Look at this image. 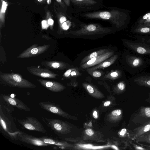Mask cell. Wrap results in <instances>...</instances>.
<instances>
[{
    "label": "cell",
    "mask_w": 150,
    "mask_h": 150,
    "mask_svg": "<svg viewBox=\"0 0 150 150\" xmlns=\"http://www.w3.org/2000/svg\"><path fill=\"white\" fill-rule=\"evenodd\" d=\"M1 78L7 85L10 86L23 88H33L36 86L27 80L23 78L19 74L14 73H2Z\"/></svg>",
    "instance_id": "6da1fadb"
},
{
    "label": "cell",
    "mask_w": 150,
    "mask_h": 150,
    "mask_svg": "<svg viewBox=\"0 0 150 150\" xmlns=\"http://www.w3.org/2000/svg\"><path fill=\"white\" fill-rule=\"evenodd\" d=\"M110 28L104 27L97 24H84L76 30L71 31L70 33L76 36H84L103 34L110 32Z\"/></svg>",
    "instance_id": "7a4b0ae2"
},
{
    "label": "cell",
    "mask_w": 150,
    "mask_h": 150,
    "mask_svg": "<svg viewBox=\"0 0 150 150\" xmlns=\"http://www.w3.org/2000/svg\"><path fill=\"white\" fill-rule=\"evenodd\" d=\"M0 127L2 132L13 140H17L18 136L20 132L13 125L12 122L3 113L0 107Z\"/></svg>",
    "instance_id": "3957f363"
},
{
    "label": "cell",
    "mask_w": 150,
    "mask_h": 150,
    "mask_svg": "<svg viewBox=\"0 0 150 150\" xmlns=\"http://www.w3.org/2000/svg\"><path fill=\"white\" fill-rule=\"evenodd\" d=\"M117 12L114 10L110 11H96L82 14V16L88 19H100L106 20L112 24L117 25Z\"/></svg>",
    "instance_id": "277c9868"
},
{
    "label": "cell",
    "mask_w": 150,
    "mask_h": 150,
    "mask_svg": "<svg viewBox=\"0 0 150 150\" xmlns=\"http://www.w3.org/2000/svg\"><path fill=\"white\" fill-rule=\"evenodd\" d=\"M18 122L21 125L22 128L44 134L47 132L42 124L34 117L27 116L25 119L18 120Z\"/></svg>",
    "instance_id": "5b68a950"
},
{
    "label": "cell",
    "mask_w": 150,
    "mask_h": 150,
    "mask_svg": "<svg viewBox=\"0 0 150 150\" xmlns=\"http://www.w3.org/2000/svg\"><path fill=\"white\" fill-rule=\"evenodd\" d=\"M50 46V45L38 46L35 44L21 53L17 58H28L38 55L46 51Z\"/></svg>",
    "instance_id": "8992f818"
},
{
    "label": "cell",
    "mask_w": 150,
    "mask_h": 150,
    "mask_svg": "<svg viewBox=\"0 0 150 150\" xmlns=\"http://www.w3.org/2000/svg\"><path fill=\"white\" fill-rule=\"evenodd\" d=\"M123 41L125 46L134 52L142 55H150V46L147 45L126 40H124Z\"/></svg>",
    "instance_id": "52a82bcc"
},
{
    "label": "cell",
    "mask_w": 150,
    "mask_h": 150,
    "mask_svg": "<svg viewBox=\"0 0 150 150\" xmlns=\"http://www.w3.org/2000/svg\"><path fill=\"white\" fill-rule=\"evenodd\" d=\"M18 139L22 142L39 146H49L51 144L45 142L40 138H38L20 131L18 134Z\"/></svg>",
    "instance_id": "ba28073f"
},
{
    "label": "cell",
    "mask_w": 150,
    "mask_h": 150,
    "mask_svg": "<svg viewBox=\"0 0 150 150\" xmlns=\"http://www.w3.org/2000/svg\"><path fill=\"white\" fill-rule=\"evenodd\" d=\"M28 71L35 76L44 78L56 79L58 75L49 69L36 67H28Z\"/></svg>",
    "instance_id": "9c48e42d"
},
{
    "label": "cell",
    "mask_w": 150,
    "mask_h": 150,
    "mask_svg": "<svg viewBox=\"0 0 150 150\" xmlns=\"http://www.w3.org/2000/svg\"><path fill=\"white\" fill-rule=\"evenodd\" d=\"M127 65L129 67L130 70L134 69V71H137L138 69H140L145 64V61L142 58L132 55H128L125 58Z\"/></svg>",
    "instance_id": "30bf717a"
},
{
    "label": "cell",
    "mask_w": 150,
    "mask_h": 150,
    "mask_svg": "<svg viewBox=\"0 0 150 150\" xmlns=\"http://www.w3.org/2000/svg\"><path fill=\"white\" fill-rule=\"evenodd\" d=\"M113 51H109L96 57H94L87 62L81 64V67L85 69L96 65L109 58L113 54Z\"/></svg>",
    "instance_id": "8fae6325"
},
{
    "label": "cell",
    "mask_w": 150,
    "mask_h": 150,
    "mask_svg": "<svg viewBox=\"0 0 150 150\" xmlns=\"http://www.w3.org/2000/svg\"><path fill=\"white\" fill-rule=\"evenodd\" d=\"M39 104L41 108L48 112L63 117L67 116L66 113L54 103L49 101H42L39 103Z\"/></svg>",
    "instance_id": "7c38bea8"
},
{
    "label": "cell",
    "mask_w": 150,
    "mask_h": 150,
    "mask_svg": "<svg viewBox=\"0 0 150 150\" xmlns=\"http://www.w3.org/2000/svg\"><path fill=\"white\" fill-rule=\"evenodd\" d=\"M4 100L8 104L13 106L17 108L27 112H30V108L20 100L11 97L8 95H2Z\"/></svg>",
    "instance_id": "4fadbf2b"
},
{
    "label": "cell",
    "mask_w": 150,
    "mask_h": 150,
    "mask_svg": "<svg viewBox=\"0 0 150 150\" xmlns=\"http://www.w3.org/2000/svg\"><path fill=\"white\" fill-rule=\"evenodd\" d=\"M37 80L42 86L52 92H59L63 90L65 88L63 85L57 81L40 79Z\"/></svg>",
    "instance_id": "5bb4252c"
},
{
    "label": "cell",
    "mask_w": 150,
    "mask_h": 150,
    "mask_svg": "<svg viewBox=\"0 0 150 150\" xmlns=\"http://www.w3.org/2000/svg\"><path fill=\"white\" fill-rule=\"evenodd\" d=\"M76 7L83 9H90L97 6V2L95 0H71Z\"/></svg>",
    "instance_id": "9a60e30c"
},
{
    "label": "cell",
    "mask_w": 150,
    "mask_h": 150,
    "mask_svg": "<svg viewBox=\"0 0 150 150\" xmlns=\"http://www.w3.org/2000/svg\"><path fill=\"white\" fill-rule=\"evenodd\" d=\"M150 132V120L133 130L134 138H137Z\"/></svg>",
    "instance_id": "2e32d148"
},
{
    "label": "cell",
    "mask_w": 150,
    "mask_h": 150,
    "mask_svg": "<svg viewBox=\"0 0 150 150\" xmlns=\"http://www.w3.org/2000/svg\"><path fill=\"white\" fill-rule=\"evenodd\" d=\"M118 57L117 55H114L109 59L99 64L87 69L88 71L96 70L97 69H104L113 64Z\"/></svg>",
    "instance_id": "e0dca14e"
},
{
    "label": "cell",
    "mask_w": 150,
    "mask_h": 150,
    "mask_svg": "<svg viewBox=\"0 0 150 150\" xmlns=\"http://www.w3.org/2000/svg\"><path fill=\"white\" fill-rule=\"evenodd\" d=\"M41 64L46 67L53 69L64 70L67 67V65L65 63L59 61H45L42 62Z\"/></svg>",
    "instance_id": "ac0fdd59"
},
{
    "label": "cell",
    "mask_w": 150,
    "mask_h": 150,
    "mask_svg": "<svg viewBox=\"0 0 150 150\" xmlns=\"http://www.w3.org/2000/svg\"><path fill=\"white\" fill-rule=\"evenodd\" d=\"M110 49H103L94 52L84 58L81 61V64L86 63L92 59L96 57L107 52L110 51Z\"/></svg>",
    "instance_id": "d6986e66"
},
{
    "label": "cell",
    "mask_w": 150,
    "mask_h": 150,
    "mask_svg": "<svg viewBox=\"0 0 150 150\" xmlns=\"http://www.w3.org/2000/svg\"><path fill=\"white\" fill-rule=\"evenodd\" d=\"M134 81L138 85L150 88V76H143L135 79Z\"/></svg>",
    "instance_id": "ffe728a7"
},
{
    "label": "cell",
    "mask_w": 150,
    "mask_h": 150,
    "mask_svg": "<svg viewBox=\"0 0 150 150\" xmlns=\"http://www.w3.org/2000/svg\"><path fill=\"white\" fill-rule=\"evenodd\" d=\"M141 117V118L143 119L150 120V107H143L140 108L138 113L136 115V117Z\"/></svg>",
    "instance_id": "44dd1931"
},
{
    "label": "cell",
    "mask_w": 150,
    "mask_h": 150,
    "mask_svg": "<svg viewBox=\"0 0 150 150\" xmlns=\"http://www.w3.org/2000/svg\"><path fill=\"white\" fill-rule=\"evenodd\" d=\"M137 142H144L150 144V132L135 139Z\"/></svg>",
    "instance_id": "7402d4cb"
},
{
    "label": "cell",
    "mask_w": 150,
    "mask_h": 150,
    "mask_svg": "<svg viewBox=\"0 0 150 150\" xmlns=\"http://www.w3.org/2000/svg\"><path fill=\"white\" fill-rule=\"evenodd\" d=\"M121 75V73L120 71L116 70L106 74L104 77L105 78L115 79L120 77Z\"/></svg>",
    "instance_id": "603a6c76"
},
{
    "label": "cell",
    "mask_w": 150,
    "mask_h": 150,
    "mask_svg": "<svg viewBox=\"0 0 150 150\" xmlns=\"http://www.w3.org/2000/svg\"><path fill=\"white\" fill-rule=\"evenodd\" d=\"M122 111L120 109H117L113 111L112 112V118L116 120L119 119L121 115Z\"/></svg>",
    "instance_id": "cb8c5ba5"
},
{
    "label": "cell",
    "mask_w": 150,
    "mask_h": 150,
    "mask_svg": "<svg viewBox=\"0 0 150 150\" xmlns=\"http://www.w3.org/2000/svg\"><path fill=\"white\" fill-rule=\"evenodd\" d=\"M88 72L91 74L93 76L96 77H99L101 75V73L100 71L95 70L91 71H88Z\"/></svg>",
    "instance_id": "d4e9b609"
},
{
    "label": "cell",
    "mask_w": 150,
    "mask_h": 150,
    "mask_svg": "<svg viewBox=\"0 0 150 150\" xmlns=\"http://www.w3.org/2000/svg\"><path fill=\"white\" fill-rule=\"evenodd\" d=\"M117 87L120 91H123L125 88V84L124 82H120L117 84Z\"/></svg>",
    "instance_id": "484cf974"
},
{
    "label": "cell",
    "mask_w": 150,
    "mask_h": 150,
    "mask_svg": "<svg viewBox=\"0 0 150 150\" xmlns=\"http://www.w3.org/2000/svg\"><path fill=\"white\" fill-rule=\"evenodd\" d=\"M138 31L142 33H150V28L148 27H142L140 28Z\"/></svg>",
    "instance_id": "4316f807"
},
{
    "label": "cell",
    "mask_w": 150,
    "mask_h": 150,
    "mask_svg": "<svg viewBox=\"0 0 150 150\" xmlns=\"http://www.w3.org/2000/svg\"><path fill=\"white\" fill-rule=\"evenodd\" d=\"M75 69L72 68L68 70L64 73V76L65 77H69L70 75L71 72Z\"/></svg>",
    "instance_id": "83f0119b"
},
{
    "label": "cell",
    "mask_w": 150,
    "mask_h": 150,
    "mask_svg": "<svg viewBox=\"0 0 150 150\" xmlns=\"http://www.w3.org/2000/svg\"><path fill=\"white\" fill-rule=\"evenodd\" d=\"M7 5L8 4L6 2L4 1H3V5L1 11L3 13L5 12Z\"/></svg>",
    "instance_id": "f1b7e54d"
},
{
    "label": "cell",
    "mask_w": 150,
    "mask_h": 150,
    "mask_svg": "<svg viewBox=\"0 0 150 150\" xmlns=\"http://www.w3.org/2000/svg\"><path fill=\"white\" fill-rule=\"evenodd\" d=\"M86 134L88 135L91 136L94 134V132L93 130L90 129H88L85 131Z\"/></svg>",
    "instance_id": "f546056e"
},
{
    "label": "cell",
    "mask_w": 150,
    "mask_h": 150,
    "mask_svg": "<svg viewBox=\"0 0 150 150\" xmlns=\"http://www.w3.org/2000/svg\"><path fill=\"white\" fill-rule=\"evenodd\" d=\"M134 148L136 150H146V149L144 148H143L142 147L138 146L137 145H134Z\"/></svg>",
    "instance_id": "4dcf8cb0"
},
{
    "label": "cell",
    "mask_w": 150,
    "mask_h": 150,
    "mask_svg": "<svg viewBox=\"0 0 150 150\" xmlns=\"http://www.w3.org/2000/svg\"><path fill=\"white\" fill-rule=\"evenodd\" d=\"M127 131V130L126 129H123L120 132V134L121 136H123Z\"/></svg>",
    "instance_id": "1f68e13d"
},
{
    "label": "cell",
    "mask_w": 150,
    "mask_h": 150,
    "mask_svg": "<svg viewBox=\"0 0 150 150\" xmlns=\"http://www.w3.org/2000/svg\"><path fill=\"white\" fill-rule=\"evenodd\" d=\"M67 20V18L64 16L61 17L59 19V22L60 23H63L64 22Z\"/></svg>",
    "instance_id": "d6a6232c"
},
{
    "label": "cell",
    "mask_w": 150,
    "mask_h": 150,
    "mask_svg": "<svg viewBox=\"0 0 150 150\" xmlns=\"http://www.w3.org/2000/svg\"><path fill=\"white\" fill-rule=\"evenodd\" d=\"M93 117L96 119H97L98 118V115H97V112L96 111H95L94 112H93Z\"/></svg>",
    "instance_id": "836d02e7"
},
{
    "label": "cell",
    "mask_w": 150,
    "mask_h": 150,
    "mask_svg": "<svg viewBox=\"0 0 150 150\" xmlns=\"http://www.w3.org/2000/svg\"><path fill=\"white\" fill-rule=\"evenodd\" d=\"M149 16H150V13H148L144 16L143 18V19H145Z\"/></svg>",
    "instance_id": "e575fe53"
},
{
    "label": "cell",
    "mask_w": 150,
    "mask_h": 150,
    "mask_svg": "<svg viewBox=\"0 0 150 150\" xmlns=\"http://www.w3.org/2000/svg\"><path fill=\"white\" fill-rule=\"evenodd\" d=\"M110 103V101H107L104 103V105L105 106L107 107L109 106Z\"/></svg>",
    "instance_id": "d590c367"
},
{
    "label": "cell",
    "mask_w": 150,
    "mask_h": 150,
    "mask_svg": "<svg viewBox=\"0 0 150 150\" xmlns=\"http://www.w3.org/2000/svg\"><path fill=\"white\" fill-rule=\"evenodd\" d=\"M75 70L76 69L72 71L70 75H71V76L76 75L77 73L76 72Z\"/></svg>",
    "instance_id": "8d00e7d4"
},
{
    "label": "cell",
    "mask_w": 150,
    "mask_h": 150,
    "mask_svg": "<svg viewBox=\"0 0 150 150\" xmlns=\"http://www.w3.org/2000/svg\"><path fill=\"white\" fill-rule=\"evenodd\" d=\"M53 20L50 18L48 20V23L50 25H52L53 23Z\"/></svg>",
    "instance_id": "74e56055"
},
{
    "label": "cell",
    "mask_w": 150,
    "mask_h": 150,
    "mask_svg": "<svg viewBox=\"0 0 150 150\" xmlns=\"http://www.w3.org/2000/svg\"><path fill=\"white\" fill-rule=\"evenodd\" d=\"M42 26L45 27L46 26L47 24H46V22L45 21H43L42 22Z\"/></svg>",
    "instance_id": "f35d334b"
},
{
    "label": "cell",
    "mask_w": 150,
    "mask_h": 150,
    "mask_svg": "<svg viewBox=\"0 0 150 150\" xmlns=\"http://www.w3.org/2000/svg\"><path fill=\"white\" fill-rule=\"evenodd\" d=\"M146 41L150 44V38L146 39Z\"/></svg>",
    "instance_id": "ab89813d"
},
{
    "label": "cell",
    "mask_w": 150,
    "mask_h": 150,
    "mask_svg": "<svg viewBox=\"0 0 150 150\" xmlns=\"http://www.w3.org/2000/svg\"><path fill=\"white\" fill-rule=\"evenodd\" d=\"M112 147L114 148H115V149H117V150H118V149H117V148L115 146H113Z\"/></svg>",
    "instance_id": "60d3db41"
},
{
    "label": "cell",
    "mask_w": 150,
    "mask_h": 150,
    "mask_svg": "<svg viewBox=\"0 0 150 150\" xmlns=\"http://www.w3.org/2000/svg\"><path fill=\"white\" fill-rule=\"evenodd\" d=\"M149 97L148 99V101L149 102H150V94L149 95Z\"/></svg>",
    "instance_id": "b9f144b4"
},
{
    "label": "cell",
    "mask_w": 150,
    "mask_h": 150,
    "mask_svg": "<svg viewBox=\"0 0 150 150\" xmlns=\"http://www.w3.org/2000/svg\"><path fill=\"white\" fill-rule=\"evenodd\" d=\"M58 2H60L61 1V0H56Z\"/></svg>",
    "instance_id": "7bdbcfd3"
},
{
    "label": "cell",
    "mask_w": 150,
    "mask_h": 150,
    "mask_svg": "<svg viewBox=\"0 0 150 150\" xmlns=\"http://www.w3.org/2000/svg\"><path fill=\"white\" fill-rule=\"evenodd\" d=\"M39 2H41L42 0H38Z\"/></svg>",
    "instance_id": "ee69618b"
},
{
    "label": "cell",
    "mask_w": 150,
    "mask_h": 150,
    "mask_svg": "<svg viewBox=\"0 0 150 150\" xmlns=\"http://www.w3.org/2000/svg\"><path fill=\"white\" fill-rule=\"evenodd\" d=\"M147 147H148V148H149V149H150V146H147Z\"/></svg>",
    "instance_id": "f6af8a7d"
},
{
    "label": "cell",
    "mask_w": 150,
    "mask_h": 150,
    "mask_svg": "<svg viewBox=\"0 0 150 150\" xmlns=\"http://www.w3.org/2000/svg\"><path fill=\"white\" fill-rule=\"evenodd\" d=\"M149 19H150V16L149 17Z\"/></svg>",
    "instance_id": "bcb514c9"
},
{
    "label": "cell",
    "mask_w": 150,
    "mask_h": 150,
    "mask_svg": "<svg viewBox=\"0 0 150 150\" xmlns=\"http://www.w3.org/2000/svg\"></svg>",
    "instance_id": "7dc6e473"
}]
</instances>
